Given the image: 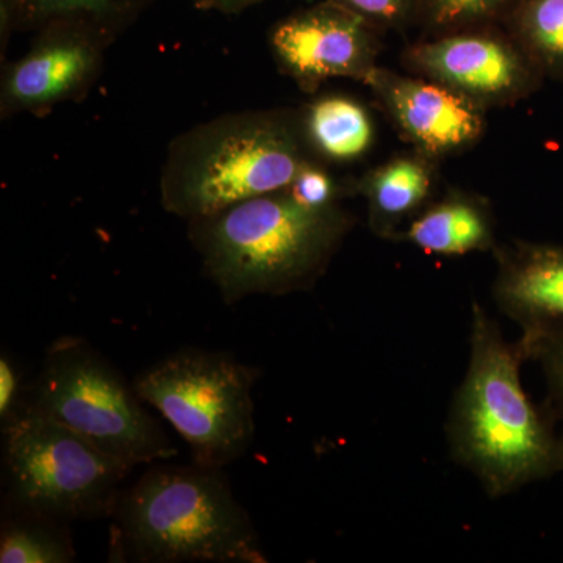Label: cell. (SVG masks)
Returning a JSON list of instances; mask_svg holds the SVG:
<instances>
[{
    "mask_svg": "<svg viewBox=\"0 0 563 563\" xmlns=\"http://www.w3.org/2000/svg\"><path fill=\"white\" fill-rule=\"evenodd\" d=\"M526 361L501 325L474 303L470 358L448 412L451 457L479 481L485 495L504 498L563 473V442L550 410L536 406L521 383Z\"/></svg>",
    "mask_w": 563,
    "mask_h": 563,
    "instance_id": "1",
    "label": "cell"
},
{
    "mask_svg": "<svg viewBox=\"0 0 563 563\" xmlns=\"http://www.w3.org/2000/svg\"><path fill=\"white\" fill-rule=\"evenodd\" d=\"M340 207H309L288 190L269 192L190 221L203 272L228 303L250 296L309 291L354 228Z\"/></svg>",
    "mask_w": 563,
    "mask_h": 563,
    "instance_id": "2",
    "label": "cell"
},
{
    "mask_svg": "<svg viewBox=\"0 0 563 563\" xmlns=\"http://www.w3.org/2000/svg\"><path fill=\"white\" fill-rule=\"evenodd\" d=\"M301 111L222 114L169 144L161 177L162 206L188 222L235 203L287 190L317 161Z\"/></svg>",
    "mask_w": 563,
    "mask_h": 563,
    "instance_id": "3",
    "label": "cell"
},
{
    "mask_svg": "<svg viewBox=\"0 0 563 563\" xmlns=\"http://www.w3.org/2000/svg\"><path fill=\"white\" fill-rule=\"evenodd\" d=\"M111 518L114 544L133 561L268 562L220 468L155 466L122 492Z\"/></svg>",
    "mask_w": 563,
    "mask_h": 563,
    "instance_id": "4",
    "label": "cell"
},
{
    "mask_svg": "<svg viewBox=\"0 0 563 563\" xmlns=\"http://www.w3.org/2000/svg\"><path fill=\"white\" fill-rule=\"evenodd\" d=\"M2 428L10 510L66 525L113 517L133 466L27 402Z\"/></svg>",
    "mask_w": 563,
    "mask_h": 563,
    "instance_id": "5",
    "label": "cell"
},
{
    "mask_svg": "<svg viewBox=\"0 0 563 563\" xmlns=\"http://www.w3.org/2000/svg\"><path fill=\"white\" fill-rule=\"evenodd\" d=\"M25 402L131 466L177 454L135 385L79 336L51 344Z\"/></svg>",
    "mask_w": 563,
    "mask_h": 563,
    "instance_id": "6",
    "label": "cell"
},
{
    "mask_svg": "<svg viewBox=\"0 0 563 563\" xmlns=\"http://www.w3.org/2000/svg\"><path fill=\"white\" fill-rule=\"evenodd\" d=\"M257 369L224 352L181 350L144 369L136 391L190 446L192 463L224 468L254 442Z\"/></svg>",
    "mask_w": 563,
    "mask_h": 563,
    "instance_id": "7",
    "label": "cell"
},
{
    "mask_svg": "<svg viewBox=\"0 0 563 563\" xmlns=\"http://www.w3.org/2000/svg\"><path fill=\"white\" fill-rule=\"evenodd\" d=\"M407 68L461 92L485 110L523 101L539 70L503 25L440 33L404 52Z\"/></svg>",
    "mask_w": 563,
    "mask_h": 563,
    "instance_id": "8",
    "label": "cell"
},
{
    "mask_svg": "<svg viewBox=\"0 0 563 563\" xmlns=\"http://www.w3.org/2000/svg\"><path fill=\"white\" fill-rule=\"evenodd\" d=\"M379 33L333 0L298 11L269 32V49L285 76L306 92L332 79L368 84L377 68Z\"/></svg>",
    "mask_w": 563,
    "mask_h": 563,
    "instance_id": "9",
    "label": "cell"
},
{
    "mask_svg": "<svg viewBox=\"0 0 563 563\" xmlns=\"http://www.w3.org/2000/svg\"><path fill=\"white\" fill-rule=\"evenodd\" d=\"M366 87L404 139L432 161L470 150L487 128L484 107L439 81L377 68Z\"/></svg>",
    "mask_w": 563,
    "mask_h": 563,
    "instance_id": "10",
    "label": "cell"
},
{
    "mask_svg": "<svg viewBox=\"0 0 563 563\" xmlns=\"http://www.w3.org/2000/svg\"><path fill=\"white\" fill-rule=\"evenodd\" d=\"M102 65L101 43L84 27H57L44 33L2 77L3 117L49 113L58 103L80 98L95 84Z\"/></svg>",
    "mask_w": 563,
    "mask_h": 563,
    "instance_id": "11",
    "label": "cell"
},
{
    "mask_svg": "<svg viewBox=\"0 0 563 563\" xmlns=\"http://www.w3.org/2000/svg\"><path fill=\"white\" fill-rule=\"evenodd\" d=\"M493 299L521 331L563 324V246L515 242L496 246Z\"/></svg>",
    "mask_w": 563,
    "mask_h": 563,
    "instance_id": "12",
    "label": "cell"
},
{
    "mask_svg": "<svg viewBox=\"0 0 563 563\" xmlns=\"http://www.w3.org/2000/svg\"><path fill=\"white\" fill-rule=\"evenodd\" d=\"M433 162L417 151L396 155L352 184L355 195L366 199L369 229L380 239L393 242L424 209L435 185Z\"/></svg>",
    "mask_w": 563,
    "mask_h": 563,
    "instance_id": "13",
    "label": "cell"
},
{
    "mask_svg": "<svg viewBox=\"0 0 563 563\" xmlns=\"http://www.w3.org/2000/svg\"><path fill=\"white\" fill-rule=\"evenodd\" d=\"M393 242L409 243L426 254L461 257L495 251V218L484 199L462 191L432 202Z\"/></svg>",
    "mask_w": 563,
    "mask_h": 563,
    "instance_id": "14",
    "label": "cell"
},
{
    "mask_svg": "<svg viewBox=\"0 0 563 563\" xmlns=\"http://www.w3.org/2000/svg\"><path fill=\"white\" fill-rule=\"evenodd\" d=\"M302 128L314 154L331 162H352L373 146L372 117L346 96H325L301 111Z\"/></svg>",
    "mask_w": 563,
    "mask_h": 563,
    "instance_id": "15",
    "label": "cell"
},
{
    "mask_svg": "<svg viewBox=\"0 0 563 563\" xmlns=\"http://www.w3.org/2000/svg\"><path fill=\"white\" fill-rule=\"evenodd\" d=\"M503 27L543 79L563 80V0H520Z\"/></svg>",
    "mask_w": 563,
    "mask_h": 563,
    "instance_id": "16",
    "label": "cell"
},
{
    "mask_svg": "<svg viewBox=\"0 0 563 563\" xmlns=\"http://www.w3.org/2000/svg\"><path fill=\"white\" fill-rule=\"evenodd\" d=\"M74 558L68 525L9 509L0 531V563H68Z\"/></svg>",
    "mask_w": 563,
    "mask_h": 563,
    "instance_id": "17",
    "label": "cell"
},
{
    "mask_svg": "<svg viewBox=\"0 0 563 563\" xmlns=\"http://www.w3.org/2000/svg\"><path fill=\"white\" fill-rule=\"evenodd\" d=\"M520 0H418L417 22L432 35L503 25Z\"/></svg>",
    "mask_w": 563,
    "mask_h": 563,
    "instance_id": "18",
    "label": "cell"
},
{
    "mask_svg": "<svg viewBox=\"0 0 563 563\" xmlns=\"http://www.w3.org/2000/svg\"><path fill=\"white\" fill-rule=\"evenodd\" d=\"M526 361L536 362L547 385V407L563 442V324L544 325L521 333Z\"/></svg>",
    "mask_w": 563,
    "mask_h": 563,
    "instance_id": "19",
    "label": "cell"
},
{
    "mask_svg": "<svg viewBox=\"0 0 563 563\" xmlns=\"http://www.w3.org/2000/svg\"><path fill=\"white\" fill-rule=\"evenodd\" d=\"M128 0H7L9 20L24 21L76 20L92 18L101 20L121 9Z\"/></svg>",
    "mask_w": 563,
    "mask_h": 563,
    "instance_id": "20",
    "label": "cell"
},
{
    "mask_svg": "<svg viewBox=\"0 0 563 563\" xmlns=\"http://www.w3.org/2000/svg\"><path fill=\"white\" fill-rule=\"evenodd\" d=\"M287 190L309 207L335 206L343 196L354 192L352 184L346 187L336 181L318 161L307 163Z\"/></svg>",
    "mask_w": 563,
    "mask_h": 563,
    "instance_id": "21",
    "label": "cell"
},
{
    "mask_svg": "<svg viewBox=\"0 0 563 563\" xmlns=\"http://www.w3.org/2000/svg\"><path fill=\"white\" fill-rule=\"evenodd\" d=\"M358 14L377 32L401 31L417 21L418 0H333Z\"/></svg>",
    "mask_w": 563,
    "mask_h": 563,
    "instance_id": "22",
    "label": "cell"
},
{
    "mask_svg": "<svg viewBox=\"0 0 563 563\" xmlns=\"http://www.w3.org/2000/svg\"><path fill=\"white\" fill-rule=\"evenodd\" d=\"M25 402L20 366L9 354L0 355V421L7 424Z\"/></svg>",
    "mask_w": 563,
    "mask_h": 563,
    "instance_id": "23",
    "label": "cell"
},
{
    "mask_svg": "<svg viewBox=\"0 0 563 563\" xmlns=\"http://www.w3.org/2000/svg\"><path fill=\"white\" fill-rule=\"evenodd\" d=\"M203 9H214L221 11H240L247 9V7L255 5V3L265 2V0H192Z\"/></svg>",
    "mask_w": 563,
    "mask_h": 563,
    "instance_id": "24",
    "label": "cell"
}]
</instances>
